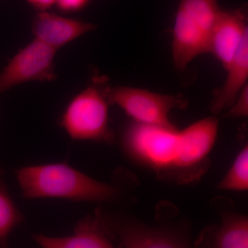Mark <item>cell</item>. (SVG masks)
I'll use <instances>...</instances> for the list:
<instances>
[{
  "instance_id": "277c9868",
  "label": "cell",
  "mask_w": 248,
  "mask_h": 248,
  "mask_svg": "<svg viewBox=\"0 0 248 248\" xmlns=\"http://www.w3.org/2000/svg\"><path fill=\"white\" fill-rule=\"evenodd\" d=\"M109 104L107 88L91 85L72 99L62 116L60 125L72 140L112 143Z\"/></svg>"
},
{
  "instance_id": "2e32d148",
  "label": "cell",
  "mask_w": 248,
  "mask_h": 248,
  "mask_svg": "<svg viewBox=\"0 0 248 248\" xmlns=\"http://www.w3.org/2000/svg\"><path fill=\"white\" fill-rule=\"evenodd\" d=\"M90 0H57L56 5L60 11L65 13H75L81 11Z\"/></svg>"
},
{
  "instance_id": "52a82bcc",
  "label": "cell",
  "mask_w": 248,
  "mask_h": 248,
  "mask_svg": "<svg viewBox=\"0 0 248 248\" xmlns=\"http://www.w3.org/2000/svg\"><path fill=\"white\" fill-rule=\"evenodd\" d=\"M57 50L34 39L14 55L0 73V94L31 81L56 79L54 59Z\"/></svg>"
},
{
  "instance_id": "9a60e30c",
  "label": "cell",
  "mask_w": 248,
  "mask_h": 248,
  "mask_svg": "<svg viewBox=\"0 0 248 248\" xmlns=\"http://www.w3.org/2000/svg\"><path fill=\"white\" fill-rule=\"evenodd\" d=\"M248 115V84L243 89L236 98L234 104L226 114V117L239 118L247 117Z\"/></svg>"
},
{
  "instance_id": "e0dca14e",
  "label": "cell",
  "mask_w": 248,
  "mask_h": 248,
  "mask_svg": "<svg viewBox=\"0 0 248 248\" xmlns=\"http://www.w3.org/2000/svg\"><path fill=\"white\" fill-rule=\"evenodd\" d=\"M31 6L38 10V11H48L56 4L57 0H27Z\"/></svg>"
},
{
  "instance_id": "5b68a950",
  "label": "cell",
  "mask_w": 248,
  "mask_h": 248,
  "mask_svg": "<svg viewBox=\"0 0 248 248\" xmlns=\"http://www.w3.org/2000/svg\"><path fill=\"white\" fill-rule=\"evenodd\" d=\"M99 215L110 237L118 238L124 248H191L185 232L178 227L147 226L126 215L102 210Z\"/></svg>"
},
{
  "instance_id": "4fadbf2b",
  "label": "cell",
  "mask_w": 248,
  "mask_h": 248,
  "mask_svg": "<svg viewBox=\"0 0 248 248\" xmlns=\"http://www.w3.org/2000/svg\"><path fill=\"white\" fill-rule=\"evenodd\" d=\"M3 173L0 168V245L7 248L9 234L22 223L24 216L8 192Z\"/></svg>"
},
{
  "instance_id": "7a4b0ae2",
  "label": "cell",
  "mask_w": 248,
  "mask_h": 248,
  "mask_svg": "<svg viewBox=\"0 0 248 248\" xmlns=\"http://www.w3.org/2000/svg\"><path fill=\"white\" fill-rule=\"evenodd\" d=\"M24 198L62 199L74 202H115L119 187L101 182L63 163L22 167L16 171Z\"/></svg>"
},
{
  "instance_id": "5bb4252c",
  "label": "cell",
  "mask_w": 248,
  "mask_h": 248,
  "mask_svg": "<svg viewBox=\"0 0 248 248\" xmlns=\"http://www.w3.org/2000/svg\"><path fill=\"white\" fill-rule=\"evenodd\" d=\"M218 188L224 190L246 191L248 189V147L244 146Z\"/></svg>"
},
{
  "instance_id": "9c48e42d",
  "label": "cell",
  "mask_w": 248,
  "mask_h": 248,
  "mask_svg": "<svg viewBox=\"0 0 248 248\" xmlns=\"http://www.w3.org/2000/svg\"><path fill=\"white\" fill-rule=\"evenodd\" d=\"M95 29L96 26L91 23L48 11H38L32 24L35 40L56 50Z\"/></svg>"
},
{
  "instance_id": "6da1fadb",
  "label": "cell",
  "mask_w": 248,
  "mask_h": 248,
  "mask_svg": "<svg viewBox=\"0 0 248 248\" xmlns=\"http://www.w3.org/2000/svg\"><path fill=\"white\" fill-rule=\"evenodd\" d=\"M218 130L215 117L183 130L133 122L124 128L121 143L129 159L153 171L161 180L188 184L200 181L208 170Z\"/></svg>"
},
{
  "instance_id": "3957f363",
  "label": "cell",
  "mask_w": 248,
  "mask_h": 248,
  "mask_svg": "<svg viewBox=\"0 0 248 248\" xmlns=\"http://www.w3.org/2000/svg\"><path fill=\"white\" fill-rule=\"evenodd\" d=\"M221 9L217 0H181L173 27L174 67L184 71L195 58L210 53L214 26Z\"/></svg>"
},
{
  "instance_id": "30bf717a",
  "label": "cell",
  "mask_w": 248,
  "mask_h": 248,
  "mask_svg": "<svg viewBox=\"0 0 248 248\" xmlns=\"http://www.w3.org/2000/svg\"><path fill=\"white\" fill-rule=\"evenodd\" d=\"M32 239L41 248H115L97 210L78 222L71 236L54 237L40 234H34Z\"/></svg>"
},
{
  "instance_id": "8992f818",
  "label": "cell",
  "mask_w": 248,
  "mask_h": 248,
  "mask_svg": "<svg viewBox=\"0 0 248 248\" xmlns=\"http://www.w3.org/2000/svg\"><path fill=\"white\" fill-rule=\"evenodd\" d=\"M107 96L111 104L120 107L133 122L168 128H177L170 120V112L187 106V101L179 94H161L128 86L107 87Z\"/></svg>"
},
{
  "instance_id": "ac0fdd59",
  "label": "cell",
  "mask_w": 248,
  "mask_h": 248,
  "mask_svg": "<svg viewBox=\"0 0 248 248\" xmlns=\"http://www.w3.org/2000/svg\"><path fill=\"white\" fill-rule=\"evenodd\" d=\"M0 248H6L4 247V246H1V245H0Z\"/></svg>"
},
{
  "instance_id": "8fae6325",
  "label": "cell",
  "mask_w": 248,
  "mask_h": 248,
  "mask_svg": "<svg viewBox=\"0 0 248 248\" xmlns=\"http://www.w3.org/2000/svg\"><path fill=\"white\" fill-rule=\"evenodd\" d=\"M221 224L207 228L197 248H248V218L233 210H221Z\"/></svg>"
},
{
  "instance_id": "ba28073f",
  "label": "cell",
  "mask_w": 248,
  "mask_h": 248,
  "mask_svg": "<svg viewBox=\"0 0 248 248\" xmlns=\"http://www.w3.org/2000/svg\"><path fill=\"white\" fill-rule=\"evenodd\" d=\"M247 36V16L244 11L221 10L212 32L210 53L226 69Z\"/></svg>"
},
{
  "instance_id": "7c38bea8",
  "label": "cell",
  "mask_w": 248,
  "mask_h": 248,
  "mask_svg": "<svg viewBox=\"0 0 248 248\" xmlns=\"http://www.w3.org/2000/svg\"><path fill=\"white\" fill-rule=\"evenodd\" d=\"M226 70L228 76L226 81L222 87L214 92L210 103V110L215 115L231 108L239 93L248 84V36Z\"/></svg>"
}]
</instances>
